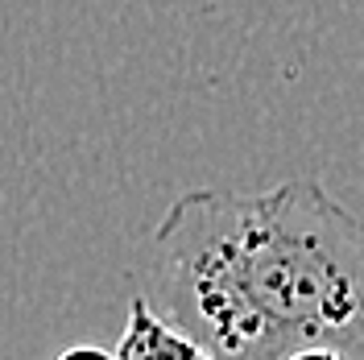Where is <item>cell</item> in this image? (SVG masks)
<instances>
[{
    "label": "cell",
    "mask_w": 364,
    "mask_h": 360,
    "mask_svg": "<svg viewBox=\"0 0 364 360\" xmlns=\"http://www.w3.org/2000/svg\"><path fill=\"white\" fill-rule=\"evenodd\" d=\"M141 294L215 360H364V216L315 179L186 191L141 248Z\"/></svg>",
    "instance_id": "obj_1"
},
{
    "label": "cell",
    "mask_w": 364,
    "mask_h": 360,
    "mask_svg": "<svg viewBox=\"0 0 364 360\" xmlns=\"http://www.w3.org/2000/svg\"><path fill=\"white\" fill-rule=\"evenodd\" d=\"M294 360H343L340 352H331V348H311V352H298Z\"/></svg>",
    "instance_id": "obj_4"
},
{
    "label": "cell",
    "mask_w": 364,
    "mask_h": 360,
    "mask_svg": "<svg viewBox=\"0 0 364 360\" xmlns=\"http://www.w3.org/2000/svg\"><path fill=\"white\" fill-rule=\"evenodd\" d=\"M54 360H116V348H100V344H75V348H63Z\"/></svg>",
    "instance_id": "obj_3"
},
{
    "label": "cell",
    "mask_w": 364,
    "mask_h": 360,
    "mask_svg": "<svg viewBox=\"0 0 364 360\" xmlns=\"http://www.w3.org/2000/svg\"><path fill=\"white\" fill-rule=\"evenodd\" d=\"M116 360H215L195 336L174 327L158 307L136 290L129 298V319L116 344Z\"/></svg>",
    "instance_id": "obj_2"
}]
</instances>
